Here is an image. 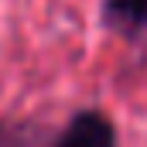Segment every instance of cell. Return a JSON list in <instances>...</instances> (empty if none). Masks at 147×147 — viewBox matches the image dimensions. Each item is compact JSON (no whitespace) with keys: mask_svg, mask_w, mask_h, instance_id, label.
I'll list each match as a JSON object with an SVG mask.
<instances>
[{"mask_svg":"<svg viewBox=\"0 0 147 147\" xmlns=\"http://www.w3.org/2000/svg\"><path fill=\"white\" fill-rule=\"evenodd\" d=\"M103 21L127 38H147V0H103Z\"/></svg>","mask_w":147,"mask_h":147,"instance_id":"cell-2","label":"cell"},{"mask_svg":"<svg viewBox=\"0 0 147 147\" xmlns=\"http://www.w3.org/2000/svg\"><path fill=\"white\" fill-rule=\"evenodd\" d=\"M48 147H116V127L99 110H79Z\"/></svg>","mask_w":147,"mask_h":147,"instance_id":"cell-1","label":"cell"},{"mask_svg":"<svg viewBox=\"0 0 147 147\" xmlns=\"http://www.w3.org/2000/svg\"><path fill=\"white\" fill-rule=\"evenodd\" d=\"M41 137H38L34 127H21V123H0V147H38Z\"/></svg>","mask_w":147,"mask_h":147,"instance_id":"cell-3","label":"cell"}]
</instances>
